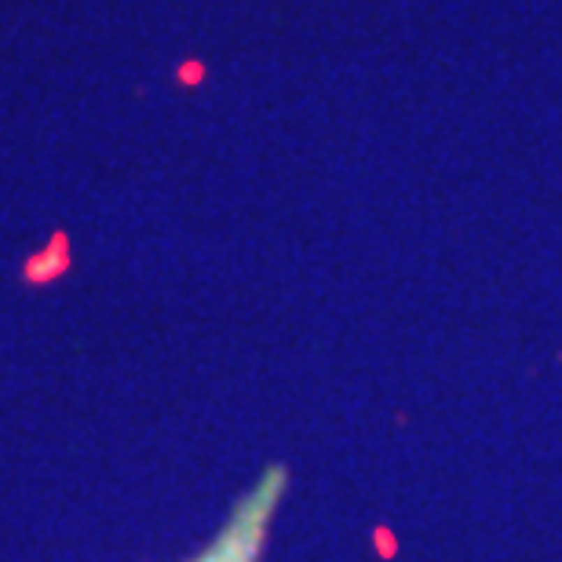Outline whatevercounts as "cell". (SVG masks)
Returning a JSON list of instances; mask_svg holds the SVG:
<instances>
[{"mask_svg":"<svg viewBox=\"0 0 562 562\" xmlns=\"http://www.w3.org/2000/svg\"><path fill=\"white\" fill-rule=\"evenodd\" d=\"M201 77H205V62H198V59H186L179 66V80H183V84H198Z\"/></svg>","mask_w":562,"mask_h":562,"instance_id":"6da1fadb","label":"cell"}]
</instances>
